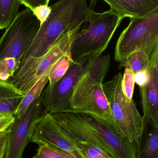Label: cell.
<instances>
[{
	"mask_svg": "<svg viewBox=\"0 0 158 158\" xmlns=\"http://www.w3.org/2000/svg\"><path fill=\"white\" fill-rule=\"evenodd\" d=\"M96 0H58L50 6L51 12L41 25L32 44L23 59L44 55L65 31L81 27L89 22Z\"/></svg>",
	"mask_w": 158,
	"mask_h": 158,
	"instance_id": "obj_2",
	"label": "cell"
},
{
	"mask_svg": "<svg viewBox=\"0 0 158 158\" xmlns=\"http://www.w3.org/2000/svg\"><path fill=\"white\" fill-rule=\"evenodd\" d=\"M24 96L14 85L0 80V114H14Z\"/></svg>",
	"mask_w": 158,
	"mask_h": 158,
	"instance_id": "obj_15",
	"label": "cell"
},
{
	"mask_svg": "<svg viewBox=\"0 0 158 158\" xmlns=\"http://www.w3.org/2000/svg\"><path fill=\"white\" fill-rule=\"evenodd\" d=\"M130 19L116 43L114 58L119 63L136 51L150 55L158 46V8L143 17Z\"/></svg>",
	"mask_w": 158,
	"mask_h": 158,
	"instance_id": "obj_8",
	"label": "cell"
},
{
	"mask_svg": "<svg viewBox=\"0 0 158 158\" xmlns=\"http://www.w3.org/2000/svg\"><path fill=\"white\" fill-rule=\"evenodd\" d=\"M19 0H0V29H6L19 14Z\"/></svg>",
	"mask_w": 158,
	"mask_h": 158,
	"instance_id": "obj_18",
	"label": "cell"
},
{
	"mask_svg": "<svg viewBox=\"0 0 158 158\" xmlns=\"http://www.w3.org/2000/svg\"><path fill=\"white\" fill-rule=\"evenodd\" d=\"M39 158V157L37 156V155H35V156H34L32 157V158Z\"/></svg>",
	"mask_w": 158,
	"mask_h": 158,
	"instance_id": "obj_29",
	"label": "cell"
},
{
	"mask_svg": "<svg viewBox=\"0 0 158 158\" xmlns=\"http://www.w3.org/2000/svg\"><path fill=\"white\" fill-rule=\"evenodd\" d=\"M39 98L33 101L26 112L15 118L7 134L5 158H22L25 148L30 142L41 118L45 113Z\"/></svg>",
	"mask_w": 158,
	"mask_h": 158,
	"instance_id": "obj_10",
	"label": "cell"
},
{
	"mask_svg": "<svg viewBox=\"0 0 158 158\" xmlns=\"http://www.w3.org/2000/svg\"><path fill=\"white\" fill-rule=\"evenodd\" d=\"M135 82L139 87H143L147 84L149 81V73L148 69L142 70L134 75Z\"/></svg>",
	"mask_w": 158,
	"mask_h": 158,
	"instance_id": "obj_25",
	"label": "cell"
},
{
	"mask_svg": "<svg viewBox=\"0 0 158 158\" xmlns=\"http://www.w3.org/2000/svg\"><path fill=\"white\" fill-rule=\"evenodd\" d=\"M135 84L134 74L130 69H125L123 76H122V86L123 94L126 99L129 101L133 99Z\"/></svg>",
	"mask_w": 158,
	"mask_h": 158,
	"instance_id": "obj_21",
	"label": "cell"
},
{
	"mask_svg": "<svg viewBox=\"0 0 158 158\" xmlns=\"http://www.w3.org/2000/svg\"><path fill=\"white\" fill-rule=\"evenodd\" d=\"M122 78L120 72L116 74L103 84V89L111 111L114 131L130 143H136L142 135L144 120L133 99H126L122 90Z\"/></svg>",
	"mask_w": 158,
	"mask_h": 158,
	"instance_id": "obj_6",
	"label": "cell"
},
{
	"mask_svg": "<svg viewBox=\"0 0 158 158\" xmlns=\"http://www.w3.org/2000/svg\"><path fill=\"white\" fill-rule=\"evenodd\" d=\"M33 14L41 22V25L47 19L51 12V8L48 5L37 6L32 10Z\"/></svg>",
	"mask_w": 158,
	"mask_h": 158,
	"instance_id": "obj_23",
	"label": "cell"
},
{
	"mask_svg": "<svg viewBox=\"0 0 158 158\" xmlns=\"http://www.w3.org/2000/svg\"><path fill=\"white\" fill-rule=\"evenodd\" d=\"M31 142L39 146L59 148L76 158H86L77 147L75 139L54 120L50 113H45L41 118Z\"/></svg>",
	"mask_w": 158,
	"mask_h": 158,
	"instance_id": "obj_11",
	"label": "cell"
},
{
	"mask_svg": "<svg viewBox=\"0 0 158 158\" xmlns=\"http://www.w3.org/2000/svg\"><path fill=\"white\" fill-rule=\"evenodd\" d=\"M123 18L143 17L158 8V0H103Z\"/></svg>",
	"mask_w": 158,
	"mask_h": 158,
	"instance_id": "obj_13",
	"label": "cell"
},
{
	"mask_svg": "<svg viewBox=\"0 0 158 158\" xmlns=\"http://www.w3.org/2000/svg\"><path fill=\"white\" fill-rule=\"evenodd\" d=\"M14 120L15 116L13 113L0 114V134L8 132Z\"/></svg>",
	"mask_w": 158,
	"mask_h": 158,
	"instance_id": "obj_22",
	"label": "cell"
},
{
	"mask_svg": "<svg viewBox=\"0 0 158 158\" xmlns=\"http://www.w3.org/2000/svg\"><path fill=\"white\" fill-rule=\"evenodd\" d=\"M149 56V81L139 89L144 123L158 129V46Z\"/></svg>",
	"mask_w": 158,
	"mask_h": 158,
	"instance_id": "obj_12",
	"label": "cell"
},
{
	"mask_svg": "<svg viewBox=\"0 0 158 158\" xmlns=\"http://www.w3.org/2000/svg\"><path fill=\"white\" fill-rule=\"evenodd\" d=\"M70 50L62 56L51 69L47 84L51 85L59 81L65 75L71 64L73 63Z\"/></svg>",
	"mask_w": 158,
	"mask_h": 158,
	"instance_id": "obj_19",
	"label": "cell"
},
{
	"mask_svg": "<svg viewBox=\"0 0 158 158\" xmlns=\"http://www.w3.org/2000/svg\"><path fill=\"white\" fill-rule=\"evenodd\" d=\"M110 58L109 54H102L95 58L74 86L70 99V111L95 116L114 130L111 111L103 87V81L110 68Z\"/></svg>",
	"mask_w": 158,
	"mask_h": 158,
	"instance_id": "obj_3",
	"label": "cell"
},
{
	"mask_svg": "<svg viewBox=\"0 0 158 158\" xmlns=\"http://www.w3.org/2000/svg\"><path fill=\"white\" fill-rule=\"evenodd\" d=\"M21 4L32 11L37 6L41 5H48L50 0H19Z\"/></svg>",
	"mask_w": 158,
	"mask_h": 158,
	"instance_id": "obj_26",
	"label": "cell"
},
{
	"mask_svg": "<svg viewBox=\"0 0 158 158\" xmlns=\"http://www.w3.org/2000/svg\"><path fill=\"white\" fill-rule=\"evenodd\" d=\"M36 155L39 158H63L57 151L45 146H39Z\"/></svg>",
	"mask_w": 158,
	"mask_h": 158,
	"instance_id": "obj_24",
	"label": "cell"
},
{
	"mask_svg": "<svg viewBox=\"0 0 158 158\" xmlns=\"http://www.w3.org/2000/svg\"><path fill=\"white\" fill-rule=\"evenodd\" d=\"M135 143V158H158V129L144 123Z\"/></svg>",
	"mask_w": 158,
	"mask_h": 158,
	"instance_id": "obj_14",
	"label": "cell"
},
{
	"mask_svg": "<svg viewBox=\"0 0 158 158\" xmlns=\"http://www.w3.org/2000/svg\"><path fill=\"white\" fill-rule=\"evenodd\" d=\"M149 56L142 51H136L130 54L120 62L119 66L128 69L135 75L137 72L148 69L150 62Z\"/></svg>",
	"mask_w": 158,
	"mask_h": 158,
	"instance_id": "obj_17",
	"label": "cell"
},
{
	"mask_svg": "<svg viewBox=\"0 0 158 158\" xmlns=\"http://www.w3.org/2000/svg\"><path fill=\"white\" fill-rule=\"evenodd\" d=\"M75 140L77 147L86 158H113L105 151L95 145L87 142Z\"/></svg>",
	"mask_w": 158,
	"mask_h": 158,
	"instance_id": "obj_20",
	"label": "cell"
},
{
	"mask_svg": "<svg viewBox=\"0 0 158 158\" xmlns=\"http://www.w3.org/2000/svg\"><path fill=\"white\" fill-rule=\"evenodd\" d=\"M80 29L64 32L43 56L29 57L21 60L13 76L6 81L25 95L42 75L70 50L71 43Z\"/></svg>",
	"mask_w": 158,
	"mask_h": 158,
	"instance_id": "obj_7",
	"label": "cell"
},
{
	"mask_svg": "<svg viewBox=\"0 0 158 158\" xmlns=\"http://www.w3.org/2000/svg\"><path fill=\"white\" fill-rule=\"evenodd\" d=\"M8 132H4L0 134V158H5V157Z\"/></svg>",
	"mask_w": 158,
	"mask_h": 158,
	"instance_id": "obj_27",
	"label": "cell"
},
{
	"mask_svg": "<svg viewBox=\"0 0 158 158\" xmlns=\"http://www.w3.org/2000/svg\"><path fill=\"white\" fill-rule=\"evenodd\" d=\"M53 148L56 151H57L58 153L61 155L63 158H76L74 157L72 155L70 154L69 153L62 150V149H59V148Z\"/></svg>",
	"mask_w": 158,
	"mask_h": 158,
	"instance_id": "obj_28",
	"label": "cell"
},
{
	"mask_svg": "<svg viewBox=\"0 0 158 158\" xmlns=\"http://www.w3.org/2000/svg\"><path fill=\"white\" fill-rule=\"evenodd\" d=\"M123 17L111 9L104 13L93 11L90 25L78 32L70 47L74 62L87 56H99L107 48Z\"/></svg>",
	"mask_w": 158,
	"mask_h": 158,
	"instance_id": "obj_5",
	"label": "cell"
},
{
	"mask_svg": "<svg viewBox=\"0 0 158 158\" xmlns=\"http://www.w3.org/2000/svg\"><path fill=\"white\" fill-rule=\"evenodd\" d=\"M97 56H87L78 62H73L59 81L53 85H46L40 96L45 113L70 111V99L74 86Z\"/></svg>",
	"mask_w": 158,
	"mask_h": 158,
	"instance_id": "obj_9",
	"label": "cell"
},
{
	"mask_svg": "<svg viewBox=\"0 0 158 158\" xmlns=\"http://www.w3.org/2000/svg\"><path fill=\"white\" fill-rule=\"evenodd\" d=\"M41 22L26 7L6 28L0 38V80L6 81L14 74L29 50Z\"/></svg>",
	"mask_w": 158,
	"mask_h": 158,
	"instance_id": "obj_4",
	"label": "cell"
},
{
	"mask_svg": "<svg viewBox=\"0 0 158 158\" xmlns=\"http://www.w3.org/2000/svg\"><path fill=\"white\" fill-rule=\"evenodd\" d=\"M50 70L51 69L45 72L27 92L14 113L15 118L21 117L31 104L40 97L44 89L48 84Z\"/></svg>",
	"mask_w": 158,
	"mask_h": 158,
	"instance_id": "obj_16",
	"label": "cell"
},
{
	"mask_svg": "<svg viewBox=\"0 0 158 158\" xmlns=\"http://www.w3.org/2000/svg\"><path fill=\"white\" fill-rule=\"evenodd\" d=\"M50 114L76 140L95 145L113 158H135V143L121 137L95 116L75 111Z\"/></svg>",
	"mask_w": 158,
	"mask_h": 158,
	"instance_id": "obj_1",
	"label": "cell"
}]
</instances>
